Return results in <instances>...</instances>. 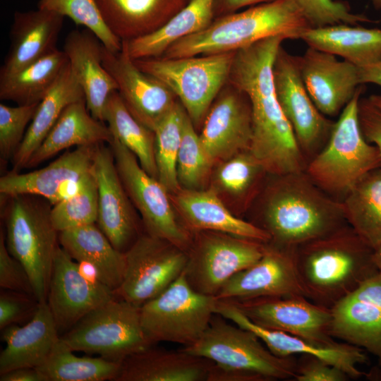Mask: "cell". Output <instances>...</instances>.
<instances>
[{
    "label": "cell",
    "mask_w": 381,
    "mask_h": 381,
    "mask_svg": "<svg viewBox=\"0 0 381 381\" xmlns=\"http://www.w3.org/2000/svg\"><path fill=\"white\" fill-rule=\"evenodd\" d=\"M286 39L273 36L235 52L227 83L248 98L252 116L250 153L276 176L305 171L307 162L279 103L273 64Z\"/></svg>",
    "instance_id": "6da1fadb"
},
{
    "label": "cell",
    "mask_w": 381,
    "mask_h": 381,
    "mask_svg": "<svg viewBox=\"0 0 381 381\" xmlns=\"http://www.w3.org/2000/svg\"><path fill=\"white\" fill-rule=\"evenodd\" d=\"M374 249L347 224L295 250L307 298L331 308L380 271Z\"/></svg>",
    "instance_id": "7a4b0ae2"
},
{
    "label": "cell",
    "mask_w": 381,
    "mask_h": 381,
    "mask_svg": "<svg viewBox=\"0 0 381 381\" xmlns=\"http://www.w3.org/2000/svg\"><path fill=\"white\" fill-rule=\"evenodd\" d=\"M310 27L292 0H274L217 17L203 30L174 43L160 57L172 59L236 52L273 36L299 39Z\"/></svg>",
    "instance_id": "3957f363"
},
{
    "label": "cell",
    "mask_w": 381,
    "mask_h": 381,
    "mask_svg": "<svg viewBox=\"0 0 381 381\" xmlns=\"http://www.w3.org/2000/svg\"><path fill=\"white\" fill-rule=\"evenodd\" d=\"M280 177L260 226L270 235L269 242L296 248L347 224L341 201L329 196L306 171Z\"/></svg>",
    "instance_id": "277c9868"
},
{
    "label": "cell",
    "mask_w": 381,
    "mask_h": 381,
    "mask_svg": "<svg viewBox=\"0 0 381 381\" xmlns=\"http://www.w3.org/2000/svg\"><path fill=\"white\" fill-rule=\"evenodd\" d=\"M363 85L334 122L324 147L308 162L306 173L328 195L344 196L367 174L381 168V153L361 129L358 104Z\"/></svg>",
    "instance_id": "5b68a950"
},
{
    "label": "cell",
    "mask_w": 381,
    "mask_h": 381,
    "mask_svg": "<svg viewBox=\"0 0 381 381\" xmlns=\"http://www.w3.org/2000/svg\"><path fill=\"white\" fill-rule=\"evenodd\" d=\"M5 241L8 250L26 270L35 296L47 301L59 232L51 218L50 203L32 195L7 197Z\"/></svg>",
    "instance_id": "8992f818"
},
{
    "label": "cell",
    "mask_w": 381,
    "mask_h": 381,
    "mask_svg": "<svg viewBox=\"0 0 381 381\" xmlns=\"http://www.w3.org/2000/svg\"><path fill=\"white\" fill-rule=\"evenodd\" d=\"M224 319L215 313L202 336L181 349L220 368L241 373L249 381L294 379L295 356L274 355L253 332Z\"/></svg>",
    "instance_id": "52a82bcc"
},
{
    "label": "cell",
    "mask_w": 381,
    "mask_h": 381,
    "mask_svg": "<svg viewBox=\"0 0 381 381\" xmlns=\"http://www.w3.org/2000/svg\"><path fill=\"white\" fill-rule=\"evenodd\" d=\"M235 52L202 56L133 59L142 71L164 83L179 98L194 126L207 115L227 83Z\"/></svg>",
    "instance_id": "ba28073f"
},
{
    "label": "cell",
    "mask_w": 381,
    "mask_h": 381,
    "mask_svg": "<svg viewBox=\"0 0 381 381\" xmlns=\"http://www.w3.org/2000/svg\"><path fill=\"white\" fill-rule=\"evenodd\" d=\"M217 302L215 296L194 290L183 272L164 291L140 307L143 329L152 344L168 341L189 346L209 326Z\"/></svg>",
    "instance_id": "9c48e42d"
},
{
    "label": "cell",
    "mask_w": 381,
    "mask_h": 381,
    "mask_svg": "<svg viewBox=\"0 0 381 381\" xmlns=\"http://www.w3.org/2000/svg\"><path fill=\"white\" fill-rule=\"evenodd\" d=\"M60 337L73 351L118 362L154 345L143 329L140 308L116 296L88 313Z\"/></svg>",
    "instance_id": "30bf717a"
},
{
    "label": "cell",
    "mask_w": 381,
    "mask_h": 381,
    "mask_svg": "<svg viewBox=\"0 0 381 381\" xmlns=\"http://www.w3.org/2000/svg\"><path fill=\"white\" fill-rule=\"evenodd\" d=\"M124 254L123 277L114 294L139 308L177 279L188 262L186 251L148 234L140 235Z\"/></svg>",
    "instance_id": "8fae6325"
},
{
    "label": "cell",
    "mask_w": 381,
    "mask_h": 381,
    "mask_svg": "<svg viewBox=\"0 0 381 381\" xmlns=\"http://www.w3.org/2000/svg\"><path fill=\"white\" fill-rule=\"evenodd\" d=\"M200 231L196 243L187 251L183 274L189 285L200 294L216 296L231 277L263 254L265 243L222 232Z\"/></svg>",
    "instance_id": "7c38bea8"
},
{
    "label": "cell",
    "mask_w": 381,
    "mask_h": 381,
    "mask_svg": "<svg viewBox=\"0 0 381 381\" xmlns=\"http://www.w3.org/2000/svg\"><path fill=\"white\" fill-rule=\"evenodd\" d=\"M108 144L123 185L141 215L147 234L187 252L191 238L177 221L167 190L142 168L135 155L117 139L113 137Z\"/></svg>",
    "instance_id": "4fadbf2b"
},
{
    "label": "cell",
    "mask_w": 381,
    "mask_h": 381,
    "mask_svg": "<svg viewBox=\"0 0 381 381\" xmlns=\"http://www.w3.org/2000/svg\"><path fill=\"white\" fill-rule=\"evenodd\" d=\"M272 74L279 103L304 157L310 160L326 144L334 122L318 110L310 97L301 75L299 56L282 45L276 55Z\"/></svg>",
    "instance_id": "5bb4252c"
},
{
    "label": "cell",
    "mask_w": 381,
    "mask_h": 381,
    "mask_svg": "<svg viewBox=\"0 0 381 381\" xmlns=\"http://www.w3.org/2000/svg\"><path fill=\"white\" fill-rule=\"evenodd\" d=\"M250 321L261 327L320 342H329L331 308L304 296L228 300Z\"/></svg>",
    "instance_id": "9a60e30c"
},
{
    "label": "cell",
    "mask_w": 381,
    "mask_h": 381,
    "mask_svg": "<svg viewBox=\"0 0 381 381\" xmlns=\"http://www.w3.org/2000/svg\"><path fill=\"white\" fill-rule=\"evenodd\" d=\"M215 313L253 332L277 356H313L340 368L350 378L369 375L359 369V365L368 363L365 351L349 343L335 339L320 342L261 327L250 321L228 300H217Z\"/></svg>",
    "instance_id": "2e32d148"
},
{
    "label": "cell",
    "mask_w": 381,
    "mask_h": 381,
    "mask_svg": "<svg viewBox=\"0 0 381 381\" xmlns=\"http://www.w3.org/2000/svg\"><path fill=\"white\" fill-rule=\"evenodd\" d=\"M295 250L265 243L261 258L231 277L215 297L231 301L296 295L307 298L297 270Z\"/></svg>",
    "instance_id": "e0dca14e"
},
{
    "label": "cell",
    "mask_w": 381,
    "mask_h": 381,
    "mask_svg": "<svg viewBox=\"0 0 381 381\" xmlns=\"http://www.w3.org/2000/svg\"><path fill=\"white\" fill-rule=\"evenodd\" d=\"M102 64L117 85L119 92L131 114L154 131L158 123L174 107L176 96L161 81L142 71L130 56L126 42L114 53L102 44Z\"/></svg>",
    "instance_id": "ac0fdd59"
},
{
    "label": "cell",
    "mask_w": 381,
    "mask_h": 381,
    "mask_svg": "<svg viewBox=\"0 0 381 381\" xmlns=\"http://www.w3.org/2000/svg\"><path fill=\"white\" fill-rule=\"evenodd\" d=\"M115 297L102 282L86 278L77 262L59 245L47 298L59 332L68 331L88 313Z\"/></svg>",
    "instance_id": "d6986e66"
},
{
    "label": "cell",
    "mask_w": 381,
    "mask_h": 381,
    "mask_svg": "<svg viewBox=\"0 0 381 381\" xmlns=\"http://www.w3.org/2000/svg\"><path fill=\"white\" fill-rule=\"evenodd\" d=\"M93 173L98 195L97 224L119 251L125 253L140 236L131 199L118 173L107 143L96 145Z\"/></svg>",
    "instance_id": "ffe728a7"
},
{
    "label": "cell",
    "mask_w": 381,
    "mask_h": 381,
    "mask_svg": "<svg viewBox=\"0 0 381 381\" xmlns=\"http://www.w3.org/2000/svg\"><path fill=\"white\" fill-rule=\"evenodd\" d=\"M331 312V336L373 354L381 367V272L337 302Z\"/></svg>",
    "instance_id": "44dd1931"
},
{
    "label": "cell",
    "mask_w": 381,
    "mask_h": 381,
    "mask_svg": "<svg viewBox=\"0 0 381 381\" xmlns=\"http://www.w3.org/2000/svg\"><path fill=\"white\" fill-rule=\"evenodd\" d=\"M218 95L199 135L213 162L248 151L252 138L251 108L247 96L229 83Z\"/></svg>",
    "instance_id": "7402d4cb"
},
{
    "label": "cell",
    "mask_w": 381,
    "mask_h": 381,
    "mask_svg": "<svg viewBox=\"0 0 381 381\" xmlns=\"http://www.w3.org/2000/svg\"><path fill=\"white\" fill-rule=\"evenodd\" d=\"M299 64L310 97L326 116L340 114L362 85L359 67L329 52L308 47Z\"/></svg>",
    "instance_id": "603a6c76"
},
{
    "label": "cell",
    "mask_w": 381,
    "mask_h": 381,
    "mask_svg": "<svg viewBox=\"0 0 381 381\" xmlns=\"http://www.w3.org/2000/svg\"><path fill=\"white\" fill-rule=\"evenodd\" d=\"M95 146L76 147L40 169L25 174L11 171L0 178V193L5 197L18 195L39 196L52 206L66 183L92 171Z\"/></svg>",
    "instance_id": "cb8c5ba5"
},
{
    "label": "cell",
    "mask_w": 381,
    "mask_h": 381,
    "mask_svg": "<svg viewBox=\"0 0 381 381\" xmlns=\"http://www.w3.org/2000/svg\"><path fill=\"white\" fill-rule=\"evenodd\" d=\"M47 301L40 302L30 321L1 329L6 346L0 353V374L20 368H39L60 339Z\"/></svg>",
    "instance_id": "d4e9b609"
},
{
    "label": "cell",
    "mask_w": 381,
    "mask_h": 381,
    "mask_svg": "<svg viewBox=\"0 0 381 381\" xmlns=\"http://www.w3.org/2000/svg\"><path fill=\"white\" fill-rule=\"evenodd\" d=\"M102 43L90 30H73L66 36L63 51L81 87L86 105L92 116L104 122L107 100L117 85L102 64Z\"/></svg>",
    "instance_id": "484cf974"
},
{
    "label": "cell",
    "mask_w": 381,
    "mask_h": 381,
    "mask_svg": "<svg viewBox=\"0 0 381 381\" xmlns=\"http://www.w3.org/2000/svg\"><path fill=\"white\" fill-rule=\"evenodd\" d=\"M213 362L155 344L123 360L115 381H207Z\"/></svg>",
    "instance_id": "4316f807"
},
{
    "label": "cell",
    "mask_w": 381,
    "mask_h": 381,
    "mask_svg": "<svg viewBox=\"0 0 381 381\" xmlns=\"http://www.w3.org/2000/svg\"><path fill=\"white\" fill-rule=\"evenodd\" d=\"M64 17L38 8L16 11L13 16L9 51L0 75L15 73L56 48Z\"/></svg>",
    "instance_id": "83f0119b"
},
{
    "label": "cell",
    "mask_w": 381,
    "mask_h": 381,
    "mask_svg": "<svg viewBox=\"0 0 381 381\" xmlns=\"http://www.w3.org/2000/svg\"><path fill=\"white\" fill-rule=\"evenodd\" d=\"M190 0H95L103 20L121 41L152 33Z\"/></svg>",
    "instance_id": "f1b7e54d"
},
{
    "label": "cell",
    "mask_w": 381,
    "mask_h": 381,
    "mask_svg": "<svg viewBox=\"0 0 381 381\" xmlns=\"http://www.w3.org/2000/svg\"><path fill=\"white\" fill-rule=\"evenodd\" d=\"M175 200L191 229L222 232L262 243L270 241L265 230L235 217L212 190H179Z\"/></svg>",
    "instance_id": "f546056e"
},
{
    "label": "cell",
    "mask_w": 381,
    "mask_h": 381,
    "mask_svg": "<svg viewBox=\"0 0 381 381\" xmlns=\"http://www.w3.org/2000/svg\"><path fill=\"white\" fill-rule=\"evenodd\" d=\"M112 138L107 125L92 116L85 99L73 102L62 111L25 168L37 167L71 147L108 143Z\"/></svg>",
    "instance_id": "4dcf8cb0"
},
{
    "label": "cell",
    "mask_w": 381,
    "mask_h": 381,
    "mask_svg": "<svg viewBox=\"0 0 381 381\" xmlns=\"http://www.w3.org/2000/svg\"><path fill=\"white\" fill-rule=\"evenodd\" d=\"M300 40L308 47L341 57L358 67L381 61V29L359 25L335 24L308 28Z\"/></svg>",
    "instance_id": "1f68e13d"
},
{
    "label": "cell",
    "mask_w": 381,
    "mask_h": 381,
    "mask_svg": "<svg viewBox=\"0 0 381 381\" xmlns=\"http://www.w3.org/2000/svg\"><path fill=\"white\" fill-rule=\"evenodd\" d=\"M84 99V92L68 62L52 87L39 103L23 140L12 158L11 172H19L25 168L64 109L70 104Z\"/></svg>",
    "instance_id": "d6a6232c"
},
{
    "label": "cell",
    "mask_w": 381,
    "mask_h": 381,
    "mask_svg": "<svg viewBox=\"0 0 381 381\" xmlns=\"http://www.w3.org/2000/svg\"><path fill=\"white\" fill-rule=\"evenodd\" d=\"M59 242L76 262L93 265L101 282L114 292L119 287L125 270V254L112 245L96 223L59 232Z\"/></svg>",
    "instance_id": "836d02e7"
},
{
    "label": "cell",
    "mask_w": 381,
    "mask_h": 381,
    "mask_svg": "<svg viewBox=\"0 0 381 381\" xmlns=\"http://www.w3.org/2000/svg\"><path fill=\"white\" fill-rule=\"evenodd\" d=\"M216 0H190L155 32L126 42L132 59L162 56L178 40L207 28L214 16Z\"/></svg>",
    "instance_id": "e575fe53"
},
{
    "label": "cell",
    "mask_w": 381,
    "mask_h": 381,
    "mask_svg": "<svg viewBox=\"0 0 381 381\" xmlns=\"http://www.w3.org/2000/svg\"><path fill=\"white\" fill-rule=\"evenodd\" d=\"M68 62L65 52L56 48L18 71L0 75V99L18 105L40 103Z\"/></svg>",
    "instance_id": "d590c367"
},
{
    "label": "cell",
    "mask_w": 381,
    "mask_h": 381,
    "mask_svg": "<svg viewBox=\"0 0 381 381\" xmlns=\"http://www.w3.org/2000/svg\"><path fill=\"white\" fill-rule=\"evenodd\" d=\"M341 202L347 224L375 250L381 245V168L363 176Z\"/></svg>",
    "instance_id": "8d00e7d4"
},
{
    "label": "cell",
    "mask_w": 381,
    "mask_h": 381,
    "mask_svg": "<svg viewBox=\"0 0 381 381\" xmlns=\"http://www.w3.org/2000/svg\"><path fill=\"white\" fill-rule=\"evenodd\" d=\"M104 122L117 139L137 157L142 168L158 179L155 152V132L139 122L128 110L117 90L109 96Z\"/></svg>",
    "instance_id": "74e56055"
},
{
    "label": "cell",
    "mask_w": 381,
    "mask_h": 381,
    "mask_svg": "<svg viewBox=\"0 0 381 381\" xmlns=\"http://www.w3.org/2000/svg\"><path fill=\"white\" fill-rule=\"evenodd\" d=\"M61 339L55 345L45 363L37 368L48 381L115 380L121 362L102 356H78Z\"/></svg>",
    "instance_id": "f35d334b"
},
{
    "label": "cell",
    "mask_w": 381,
    "mask_h": 381,
    "mask_svg": "<svg viewBox=\"0 0 381 381\" xmlns=\"http://www.w3.org/2000/svg\"><path fill=\"white\" fill-rule=\"evenodd\" d=\"M186 114L183 106L176 102L154 130L158 180L168 192L179 190L176 163Z\"/></svg>",
    "instance_id": "ab89813d"
},
{
    "label": "cell",
    "mask_w": 381,
    "mask_h": 381,
    "mask_svg": "<svg viewBox=\"0 0 381 381\" xmlns=\"http://www.w3.org/2000/svg\"><path fill=\"white\" fill-rule=\"evenodd\" d=\"M37 8L68 17L92 31L109 51L117 53L122 41L104 23L95 0H38Z\"/></svg>",
    "instance_id": "60d3db41"
},
{
    "label": "cell",
    "mask_w": 381,
    "mask_h": 381,
    "mask_svg": "<svg viewBox=\"0 0 381 381\" xmlns=\"http://www.w3.org/2000/svg\"><path fill=\"white\" fill-rule=\"evenodd\" d=\"M212 164L186 113L176 163L179 184L190 190L198 188L207 177Z\"/></svg>",
    "instance_id": "b9f144b4"
},
{
    "label": "cell",
    "mask_w": 381,
    "mask_h": 381,
    "mask_svg": "<svg viewBox=\"0 0 381 381\" xmlns=\"http://www.w3.org/2000/svg\"><path fill=\"white\" fill-rule=\"evenodd\" d=\"M98 195L93 176L77 194L64 199L51 207L54 226L61 232L67 229L97 223Z\"/></svg>",
    "instance_id": "7bdbcfd3"
},
{
    "label": "cell",
    "mask_w": 381,
    "mask_h": 381,
    "mask_svg": "<svg viewBox=\"0 0 381 381\" xmlns=\"http://www.w3.org/2000/svg\"><path fill=\"white\" fill-rule=\"evenodd\" d=\"M311 28L339 23L359 25L373 20L364 14L354 13L347 3L337 0H292Z\"/></svg>",
    "instance_id": "ee69618b"
},
{
    "label": "cell",
    "mask_w": 381,
    "mask_h": 381,
    "mask_svg": "<svg viewBox=\"0 0 381 381\" xmlns=\"http://www.w3.org/2000/svg\"><path fill=\"white\" fill-rule=\"evenodd\" d=\"M39 103L18 105L0 104V153L4 159L13 158L25 135Z\"/></svg>",
    "instance_id": "f6af8a7d"
},
{
    "label": "cell",
    "mask_w": 381,
    "mask_h": 381,
    "mask_svg": "<svg viewBox=\"0 0 381 381\" xmlns=\"http://www.w3.org/2000/svg\"><path fill=\"white\" fill-rule=\"evenodd\" d=\"M260 170H265L249 151L238 153L224 164L217 173L220 185L234 194L245 192Z\"/></svg>",
    "instance_id": "bcb514c9"
},
{
    "label": "cell",
    "mask_w": 381,
    "mask_h": 381,
    "mask_svg": "<svg viewBox=\"0 0 381 381\" xmlns=\"http://www.w3.org/2000/svg\"><path fill=\"white\" fill-rule=\"evenodd\" d=\"M39 301L35 296L5 290L0 294V329L11 325H22L31 320Z\"/></svg>",
    "instance_id": "7dc6e473"
},
{
    "label": "cell",
    "mask_w": 381,
    "mask_h": 381,
    "mask_svg": "<svg viewBox=\"0 0 381 381\" xmlns=\"http://www.w3.org/2000/svg\"><path fill=\"white\" fill-rule=\"evenodd\" d=\"M0 287L35 296L30 277L23 265L8 250L2 230L0 234Z\"/></svg>",
    "instance_id": "c3c4849f"
},
{
    "label": "cell",
    "mask_w": 381,
    "mask_h": 381,
    "mask_svg": "<svg viewBox=\"0 0 381 381\" xmlns=\"http://www.w3.org/2000/svg\"><path fill=\"white\" fill-rule=\"evenodd\" d=\"M350 377L340 368L317 357L301 356L297 361L296 381H346Z\"/></svg>",
    "instance_id": "681fc988"
},
{
    "label": "cell",
    "mask_w": 381,
    "mask_h": 381,
    "mask_svg": "<svg viewBox=\"0 0 381 381\" xmlns=\"http://www.w3.org/2000/svg\"><path fill=\"white\" fill-rule=\"evenodd\" d=\"M358 119L365 138L375 145L381 153V109L373 104L368 98H361Z\"/></svg>",
    "instance_id": "f907efd6"
},
{
    "label": "cell",
    "mask_w": 381,
    "mask_h": 381,
    "mask_svg": "<svg viewBox=\"0 0 381 381\" xmlns=\"http://www.w3.org/2000/svg\"><path fill=\"white\" fill-rule=\"evenodd\" d=\"M1 381H48L36 368H20L0 374Z\"/></svg>",
    "instance_id": "816d5d0a"
},
{
    "label": "cell",
    "mask_w": 381,
    "mask_h": 381,
    "mask_svg": "<svg viewBox=\"0 0 381 381\" xmlns=\"http://www.w3.org/2000/svg\"><path fill=\"white\" fill-rule=\"evenodd\" d=\"M274 0H216L214 3V16L217 17L237 11L238 9Z\"/></svg>",
    "instance_id": "f5cc1de1"
},
{
    "label": "cell",
    "mask_w": 381,
    "mask_h": 381,
    "mask_svg": "<svg viewBox=\"0 0 381 381\" xmlns=\"http://www.w3.org/2000/svg\"><path fill=\"white\" fill-rule=\"evenodd\" d=\"M361 85L373 83L381 87V61L367 66L359 67Z\"/></svg>",
    "instance_id": "db71d44e"
},
{
    "label": "cell",
    "mask_w": 381,
    "mask_h": 381,
    "mask_svg": "<svg viewBox=\"0 0 381 381\" xmlns=\"http://www.w3.org/2000/svg\"><path fill=\"white\" fill-rule=\"evenodd\" d=\"M374 260L378 270L381 272V245L374 250Z\"/></svg>",
    "instance_id": "11a10c76"
},
{
    "label": "cell",
    "mask_w": 381,
    "mask_h": 381,
    "mask_svg": "<svg viewBox=\"0 0 381 381\" xmlns=\"http://www.w3.org/2000/svg\"><path fill=\"white\" fill-rule=\"evenodd\" d=\"M368 99L373 104L381 109V95H372L368 97Z\"/></svg>",
    "instance_id": "9f6ffc18"
},
{
    "label": "cell",
    "mask_w": 381,
    "mask_h": 381,
    "mask_svg": "<svg viewBox=\"0 0 381 381\" xmlns=\"http://www.w3.org/2000/svg\"><path fill=\"white\" fill-rule=\"evenodd\" d=\"M376 9H381V0H370Z\"/></svg>",
    "instance_id": "6f0895ef"
}]
</instances>
